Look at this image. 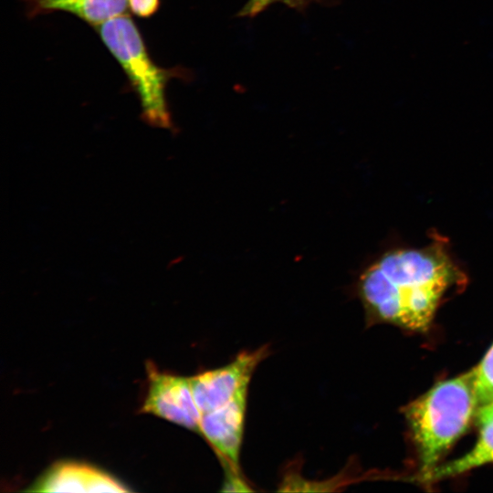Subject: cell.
I'll use <instances>...</instances> for the list:
<instances>
[{
	"label": "cell",
	"instance_id": "obj_8",
	"mask_svg": "<svg viewBox=\"0 0 493 493\" xmlns=\"http://www.w3.org/2000/svg\"><path fill=\"white\" fill-rule=\"evenodd\" d=\"M27 16L62 11L96 27L127 14L129 0H25Z\"/></svg>",
	"mask_w": 493,
	"mask_h": 493
},
{
	"label": "cell",
	"instance_id": "obj_2",
	"mask_svg": "<svg viewBox=\"0 0 493 493\" xmlns=\"http://www.w3.org/2000/svg\"><path fill=\"white\" fill-rule=\"evenodd\" d=\"M476 368L436 383L408 404L404 414L417 446L424 478L476 415Z\"/></svg>",
	"mask_w": 493,
	"mask_h": 493
},
{
	"label": "cell",
	"instance_id": "obj_4",
	"mask_svg": "<svg viewBox=\"0 0 493 493\" xmlns=\"http://www.w3.org/2000/svg\"><path fill=\"white\" fill-rule=\"evenodd\" d=\"M268 347L242 351L229 363L190 377L193 394L201 414L226 404L248 388L258 364L268 355Z\"/></svg>",
	"mask_w": 493,
	"mask_h": 493
},
{
	"label": "cell",
	"instance_id": "obj_12",
	"mask_svg": "<svg viewBox=\"0 0 493 493\" xmlns=\"http://www.w3.org/2000/svg\"><path fill=\"white\" fill-rule=\"evenodd\" d=\"M282 0H248L240 12L242 16H254L266 9L269 5Z\"/></svg>",
	"mask_w": 493,
	"mask_h": 493
},
{
	"label": "cell",
	"instance_id": "obj_13",
	"mask_svg": "<svg viewBox=\"0 0 493 493\" xmlns=\"http://www.w3.org/2000/svg\"><path fill=\"white\" fill-rule=\"evenodd\" d=\"M475 417L477 425L480 427L493 422V402L477 408Z\"/></svg>",
	"mask_w": 493,
	"mask_h": 493
},
{
	"label": "cell",
	"instance_id": "obj_5",
	"mask_svg": "<svg viewBox=\"0 0 493 493\" xmlns=\"http://www.w3.org/2000/svg\"><path fill=\"white\" fill-rule=\"evenodd\" d=\"M148 390L140 409L199 434L201 413L196 405L190 377L160 372L146 364Z\"/></svg>",
	"mask_w": 493,
	"mask_h": 493
},
{
	"label": "cell",
	"instance_id": "obj_1",
	"mask_svg": "<svg viewBox=\"0 0 493 493\" xmlns=\"http://www.w3.org/2000/svg\"><path fill=\"white\" fill-rule=\"evenodd\" d=\"M464 274L440 242L387 251L360 275L357 294L369 319L425 329L446 292Z\"/></svg>",
	"mask_w": 493,
	"mask_h": 493
},
{
	"label": "cell",
	"instance_id": "obj_11",
	"mask_svg": "<svg viewBox=\"0 0 493 493\" xmlns=\"http://www.w3.org/2000/svg\"><path fill=\"white\" fill-rule=\"evenodd\" d=\"M161 0H129V9L140 18L152 16L160 8Z\"/></svg>",
	"mask_w": 493,
	"mask_h": 493
},
{
	"label": "cell",
	"instance_id": "obj_10",
	"mask_svg": "<svg viewBox=\"0 0 493 493\" xmlns=\"http://www.w3.org/2000/svg\"><path fill=\"white\" fill-rule=\"evenodd\" d=\"M476 398L477 408L493 402V345L476 368Z\"/></svg>",
	"mask_w": 493,
	"mask_h": 493
},
{
	"label": "cell",
	"instance_id": "obj_3",
	"mask_svg": "<svg viewBox=\"0 0 493 493\" xmlns=\"http://www.w3.org/2000/svg\"><path fill=\"white\" fill-rule=\"evenodd\" d=\"M95 29L126 74L140 100L142 120L152 127L173 130L165 90L169 79L184 75V69L156 65L134 20L128 14L114 17Z\"/></svg>",
	"mask_w": 493,
	"mask_h": 493
},
{
	"label": "cell",
	"instance_id": "obj_7",
	"mask_svg": "<svg viewBox=\"0 0 493 493\" xmlns=\"http://www.w3.org/2000/svg\"><path fill=\"white\" fill-rule=\"evenodd\" d=\"M30 492H130L111 474L88 463L60 460L46 469L26 489Z\"/></svg>",
	"mask_w": 493,
	"mask_h": 493
},
{
	"label": "cell",
	"instance_id": "obj_6",
	"mask_svg": "<svg viewBox=\"0 0 493 493\" xmlns=\"http://www.w3.org/2000/svg\"><path fill=\"white\" fill-rule=\"evenodd\" d=\"M248 388L217 409L201 414L199 435L211 446L226 475H241L239 456L243 440Z\"/></svg>",
	"mask_w": 493,
	"mask_h": 493
},
{
	"label": "cell",
	"instance_id": "obj_9",
	"mask_svg": "<svg viewBox=\"0 0 493 493\" xmlns=\"http://www.w3.org/2000/svg\"><path fill=\"white\" fill-rule=\"evenodd\" d=\"M489 463H493V422L481 427L477 444L468 453L446 465L436 467L422 480L435 481L456 476Z\"/></svg>",
	"mask_w": 493,
	"mask_h": 493
}]
</instances>
